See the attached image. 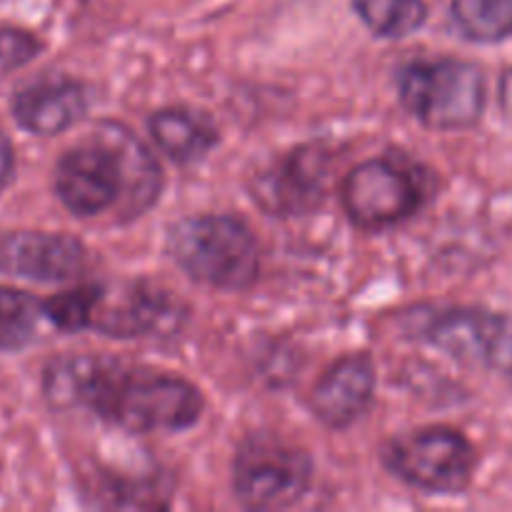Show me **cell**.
I'll use <instances>...</instances> for the list:
<instances>
[{"label": "cell", "mask_w": 512, "mask_h": 512, "mask_svg": "<svg viewBox=\"0 0 512 512\" xmlns=\"http://www.w3.org/2000/svg\"><path fill=\"white\" fill-rule=\"evenodd\" d=\"M45 398L58 410H88L128 433L185 430L198 423L203 395L175 375L125 368L110 358L70 355L48 365Z\"/></svg>", "instance_id": "1"}, {"label": "cell", "mask_w": 512, "mask_h": 512, "mask_svg": "<svg viewBox=\"0 0 512 512\" xmlns=\"http://www.w3.org/2000/svg\"><path fill=\"white\" fill-rule=\"evenodd\" d=\"M160 183L153 155L113 123L70 148L55 165V193L78 218H93L115 205L125 218H138L158 200Z\"/></svg>", "instance_id": "2"}, {"label": "cell", "mask_w": 512, "mask_h": 512, "mask_svg": "<svg viewBox=\"0 0 512 512\" xmlns=\"http://www.w3.org/2000/svg\"><path fill=\"white\" fill-rule=\"evenodd\" d=\"M168 250L195 283L235 293L258 280V243L248 225L233 215L183 218L170 228Z\"/></svg>", "instance_id": "3"}, {"label": "cell", "mask_w": 512, "mask_h": 512, "mask_svg": "<svg viewBox=\"0 0 512 512\" xmlns=\"http://www.w3.org/2000/svg\"><path fill=\"white\" fill-rule=\"evenodd\" d=\"M403 108L435 130H463L485 110V78L475 63L458 58L415 60L398 78Z\"/></svg>", "instance_id": "4"}, {"label": "cell", "mask_w": 512, "mask_h": 512, "mask_svg": "<svg viewBox=\"0 0 512 512\" xmlns=\"http://www.w3.org/2000/svg\"><path fill=\"white\" fill-rule=\"evenodd\" d=\"M313 483V460L275 435H250L233 460V490L245 508L285 510Z\"/></svg>", "instance_id": "5"}, {"label": "cell", "mask_w": 512, "mask_h": 512, "mask_svg": "<svg viewBox=\"0 0 512 512\" xmlns=\"http://www.w3.org/2000/svg\"><path fill=\"white\" fill-rule=\"evenodd\" d=\"M390 473L433 495H458L473 483L478 455L463 433L423 428L398 435L383 450Z\"/></svg>", "instance_id": "6"}, {"label": "cell", "mask_w": 512, "mask_h": 512, "mask_svg": "<svg viewBox=\"0 0 512 512\" xmlns=\"http://www.w3.org/2000/svg\"><path fill=\"white\" fill-rule=\"evenodd\" d=\"M415 335L465 365L512 380V318L483 308H435L420 315Z\"/></svg>", "instance_id": "7"}, {"label": "cell", "mask_w": 512, "mask_h": 512, "mask_svg": "<svg viewBox=\"0 0 512 512\" xmlns=\"http://www.w3.org/2000/svg\"><path fill=\"white\" fill-rule=\"evenodd\" d=\"M425 195L423 170L395 158L365 160L343 183L345 210L365 230H383L413 218Z\"/></svg>", "instance_id": "8"}, {"label": "cell", "mask_w": 512, "mask_h": 512, "mask_svg": "<svg viewBox=\"0 0 512 512\" xmlns=\"http://www.w3.org/2000/svg\"><path fill=\"white\" fill-rule=\"evenodd\" d=\"M188 310L168 290L145 283L93 285L88 308V325L100 335L120 340L160 338L183 328Z\"/></svg>", "instance_id": "9"}, {"label": "cell", "mask_w": 512, "mask_h": 512, "mask_svg": "<svg viewBox=\"0 0 512 512\" xmlns=\"http://www.w3.org/2000/svg\"><path fill=\"white\" fill-rule=\"evenodd\" d=\"M333 150L323 143L298 145L275 158L253 180V200L268 215L293 218L313 213L328 195Z\"/></svg>", "instance_id": "10"}, {"label": "cell", "mask_w": 512, "mask_h": 512, "mask_svg": "<svg viewBox=\"0 0 512 512\" xmlns=\"http://www.w3.org/2000/svg\"><path fill=\"white\" fill-rule=\"evenodd\" d=\"M88 265V250L73 235L5 233L0 235V275L65 283Z\"/></svg>", "instance_id": "11"}, {"label": "cell", "mask_w": 512, "mask_h": 512, "mask_svg": "<svg viewBox=\"0 0 512 512\" xmlns=\"http://www.w3.org/2000/svg\"><path fill=\"white\" fill-rule=\"evenodd\" d=\"M375 400V368L368 355H345L330 365L328 373L310 395L315 418L328 428H348L358 423Z\"/></svg>", "instance_id": "12"}, {"label": "cell", "mask_w": 512, "mask_h": 512, "mask_svg": "<svg viewBox=\"0 0 512 512\" xmlns=\"http://www.w3.org/2000/svg\"><path fill=\"white\" fill-rule=\"evenodd\" d=\"M85 108V90L68 78L38 80L20 88L13 98L15 120L35 135L63 133L83 118Z\"/></svg>", "instance_id": "13"}, {"label": "cell", "mask_w": 512, "mask_h": 512, "mask_svg": "<svg viewBox=\"0 0 512 512\" xmlns=\"http://www.w3.org/2000/svg\"><path fill=\"white\" fill-rule=\"evenodd\" d=\"M150 135L155 145L175 163H195L218 145L220 135L213 120L200 110L165 108L150 115Z\"/></svg>", "instance_id": "14"}, {"label": "cell", "mask_w": 512, "mask_h": 512, "mask_svg": "<svg viewBox=\"0 0 512 512\" xmlns=\"http://www.w3.org/2000/svg\"><path fill=\"white\" fill-rule=\"evenodd\" d=\"M450 18L473 43H500L512 35V0H453Z\"/></svg>", "instance_id": "15"}, {"label": "cell", "mask_w": 512, "mask_h": 512, "mask_svg": "<svg viewBox=\"0 0 512 512\" xmlns=\"http://www.w3.org/2000/svg\"><path fill=\"white\" fill-rule=\"evenodd\" d=\"M353 8L380 38H408L428 18L423 0H353Z\"/></svg>", "instance_id": "16"}, {"label": "cell", "mask_w": 512, "mask_h": 512, "mask_svg": "<svg viewBox=\"0 0 512 512\" xmlns=\"http://www.w3.org/2000/svg\"><path fill=\"white\" fill-rule=\"evenodd\" d=\"M43 303L20 290L0 288V350H23L38 333Z\"/></svg>", "instance_id": "17"}, {"label": "cell", "mask_w": 512, "mask_h": 512, "mask_svg": "<svg viewBox=\"0 0 512 512\" xmlns=\"http://www.w3.org/2000/svg\"><path fill=\"white\" fill-rule=\"evenodd\" d=\"M43 43L33 33L0 20V70H13L30 63Z\"/></svg>", "instance_id": "18"}, {"label": "cell", "mask_w": 512, "mask_h": 512, "mask_svg": "<svg viewBox=\"0 0 512 512\" xmlns=\"http://www.w3.org/2000/svg\"><path fill=\"white\" fill-rule=\"evenodd\" d=\"M15 173V153H13V145H10L8 135L0 130V190L13 180Z\"/></svg>", "instance_id": "19"}, {"label": "cell", "mask_w": 512, "mask_h": 512, "mask_svg": "<svg viewBox=\"0 0 512 512\" xmlns=\"http://www.w3.org/2000/svg\"><path fill=\"white\" fill-rule=\"evenodd\" d=\"M500 105L505 113L512 115V68H508L500 78Z\"/></svg>", "instance_id": "20"}]
</instances>
